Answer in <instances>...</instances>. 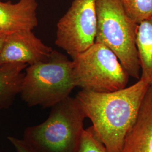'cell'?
Returning <instances> with one entry per match:
<instances>
[{
	"label": "cell",
	"mask_w": 152,
	"mask_h": 152,
	"mask_svg": "<svg viewBox=\"0 0 152 152\" xmlns=\"http://www.w3.org/2000/svg\"><path fill=\"white\" fill-rule=\"evenodd\" d=\"M149 86L139 79L130 87L113 92L81 90L76 95L86 117L109 152H121Z\"/></svg>",
	"instance_id": "6da1fadb"
},
{
	"label": "cell",
	"mask_w": 152,
	"mask_h": 152,
	"mask_svg": "<svg viewBox=\"0 0 152 152\" xmlns=\"http://www.w3.org/2000/svg\"><path fill=\"white\" fill-rule=\"evenodd\" d=\"M76 87L72 60L53 50L48 61L26 68L20 95L29 107L51 108Z\"/></svg>",
	"instance_id": "277c9868"
},
{
	"label": "cell",
	"mask_w": 152,
	"mask_h": 152,
	"mask_svg": "<svg viewBox=\"0 0 152 152\" xmlns=\"http://www.w3.org/2000/svg\"><path fill=\"white\" fill-rule=\"evenodd\" d=\"M37 6L36 0H19L16 4L0 1V31H32L38 26Z\"/></svg>",
	"instance_id": "9c48e42d"
},
{
	"label": "cell",
	"mask_w": 152,
	"mask_h": 152,
	"mask_svg": "<svg viewBox=\"0 0 152 152\" xmlns=\"http://www.w3.org/2000/svg\"><path fill=\"white\" fill-rule=\"evenodd\" d=\"M96 12L95 42L112 50L130 77L140 79L141 67L136 43L138 24L127 14L120 0H96Z\"/></svg>",
	"instance_id": "3957f363"
},
{
	"label": "cell",
	"mask_w": 152,
	"mask_h": 152,
	"mask_svg": "<svg viewBox=\"0 0 152 152\" xmlns=\"http://www.w3.org/2000/svg\"><path fill=\"white\" fill-rule=\"evenodd\" d=\"M55 44L73 58L95 43L96 0H73L57 23Z\"/></svg>",
	"instance_id": "8992f818"
},
{
	"label": "cell",
	"mask_w": 152,
	"mask_h": 152,
	"mask_svg": "<svg viewBox=\"0 0 152 152\" xmlns=\"http://www.w3.org/2000/svg\"><path fill=\"white\" fill-rule=\"evenodd\" d=\"M127 14L137 24L152 17V0H120Z\"/></svg>",
	"instance_id": "7c38bea8"
},
{
	"label": "cell",
	"mask_w": 152,
	"mask_h": 152,
	"mask_svg": "<svg viewBox=\"0 0 152 152\" xmlns=\"http://www.w3.org/2000/svg\"><path fill=\"white\" fill-rule=\"evenodd\" d=\"M53 50L44 44L31 30L7 34L0 54V65L24 63L29 65L48 61Z\"/></svg>",
	"instance_id": "52a82bcc"
},
{
	"label": "cell",
	"mask_w": 152,
	"mask_h": 152,
	"mask_svg": "<svg viewBox=\"0 0 152 152\" xmlns=\"http://www.w3.org/2000/svg\"><path fill=\"white\" fill-rule=\"evenodd\" d=\"M16 152H36L23 139L9 136L7 137Z\"/></svg>",
	"instance_id": "5bb4252c"
},
{
	"label": "cell",
	"mask_w": 152,
	"mask_h": 152,
	"mask_svg": "<svg viewBox=\"0 0 152 152\" xmlns=\"http://www.w3.org/2000/svg\"><path fill=\"white\" fill-rule=\"evenodd\" d=\"M8 33H9L5 31H0V54L2 51L6 36L7 35Z\"/></svg>",
	"instance_id": "9a60e30c"
},
{
	"label": "cell",
	"mask_w": 152,
	"mask_h": 152,
	"mask_svg": "<svg viewBox=\"0 0 152 152\" xmlns=\"http://www.w3.org/2000/svg\"><path fill=\"white\" fill-rule=\"evenodd\" d=\"M136 43L141 67L140 79L152 86V17L138 24Z\"/></svg>",
	"instance_id": "8fae6325"
},
{
	"label": "cell",
	"mask_w": 152,
	"mask_h": 152,
	"mask_svg": "<svg viewBox=\"0 0 152 152\" xmlns=\"http://www.w3.org/2000/svg\"><path fill=\"white\" fill-rule=\"evenodd\" d=\"M72 59L76 87L96 92L123 89L130 76L114 53L104 45L95 42Z\"/></svg>",
	"instance_id": "5b68a950"
},
{
	"label": "cell",
	"mask_w": 152,
	"mask_h": 152,
	"mask_svg": "<svg viewBox=\"0 0 152 152\" xmlns=\"http://www.w3.org/2000/svg\"><path fill=\"white\" fill-rule=\"evenodd\" d=\"M121 152H152V86H149L137 118L125 136Z\"/></svg>",
	"instance_id": "ba28073f"
},
{
	"label": "cell",
	"mask_w": 152,
	"mask_h": 152,
	"mask_svg": "<svg viewBox=\"0 0 152 152\" xmlns=\"http://www.w3.org/2000/svg\"><path fill=\"white\" fill-rule=\"evenodd\" d=\"M24 63H9L0 65V109L9 108L20 94L24 74L27 67Z\"/></svg>",
	"instance_id": "30bf717a"
},
{
	"label": "cell",
	"mask_w": 152,
	"mask_h": 152,
	"mask_svg": "<svg viewBox=\"0 0 152 152\" xmlns=\"http://www.w3.org/2000/svg\"><path fill=\"white\" fill-rule=\"evenodd\" d=\"M78 152H109L91 126L83 131Z\"/></svg>",
	"instance_id": "4fadbf2b"
},
{
	"label": "cell",
	"mask_w": 152,
	"mask_h": 152,
	"mask_svg": "<svg viewBox=\"0 0 152 152\" xmlns=\"http://www.w3.org/2000/svg\"><path fill=\"white\" fill-rule=\"evenodd\" d=\"M86 115L70 96L51 107L42 123L29 126L23 139L36 152H78Z\"/></svg>",
	"instance_id": "7a4b0ae2"
}]
</instances>
